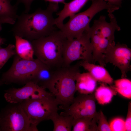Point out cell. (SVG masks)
Returning a JSON list of instances; mask_svg holds the SVG:
<instances>
[{"label": "cell", "instance_id": "6da1fadb", "mask_svg": "<svg viewBox=\"0 0 131 131\" xmlns=\"http://www.w3.org/2000/svg\"><path fill=\"white\" fill-rule=\"evenodd\" d=\"M58 9V3L49 2L45 9L39 8L31 14L23 12L18 15L11 31L14 36L30 41L48 35L57 30L53 14Z\"/></svg>", "mask_w": 131, "mask_h": 131}, {"label": "cell", "instance_id": "7a4b0ae2", "mask_svg": "<svg viewBox=\"0 0 131 131\" xmlns=\"http://www.w3.org/2000/svg\"><path fill=\"white\" fill-rule=\"evenodd\" d=\"M80 67V61L74 65L62 66L55 70L52 79L46 88L54 96L61 109L68 107L73 102Z\"/></svg>", "mask_w": 131, "mask_h": 131}, {"label": "cell", "instance_id": "3957f363", "mask_svg": "<svg viewBox=\"0 0 131 131\" xmlns=\"http://www.w3.org/2000/svg\"><path fill=\"white\" fill-rule=\"evenodd\" d=\"M66 39L59 29L31 42L37 58L56 70L63 66V49Z\"/></svg>", "mask_w": 131, "mask_h": 131}, {"label": "cell", "instance_id": "277c9868", "mask_svg": "<svg viewBox=\"0 0 131 131\" xmlns=\"http://www.w3.org/2000/svg\"><path fill=\"white\" fill-rule=\"evenodd\" d=\"M90 6L85 11L70 16L68 21L58 29L68 40L79 37L90 27V23L94 16L98 12L106 9L112 13L119 8L109 5L102 0H91Z\"/></svg>", "mask_w": 131, "mask_h": 131}, {"label": "cell", "instance_id": "5b68a950", "mask_svg": "<svg viewBox=\"0 0 131 131\" xmlns=\"http://www.w3.org/2000/svg\"><path fill=\"white\" fill-rule=\"evenodd\" d=\"M9 69L3 73L0 79L3 85L12 83L24 84L30 82L33 75L45 65L37 58L27 60L14 55Z\"/></svg>", "mask_w": 131, "mask_h": 131}, {"label": "cell", "instance_id": "8992f818", "mask_svg": "<svg viewBox=\"0 0 131 131\" xmlns=\"http://www.w3.org/2000/svg\"><path fill=\"white\" fill-rule=\"evenodd\" d=\"M20 104L31 123L37 126L43 121L50 120L59 109L52 94L41 98L25 100Z\"/></svg>", "mask_w": 131, "mask_h": 131}, {"label": "cell", "instance_id": "52a82bcc", "mask_svg": "<svg viewBox=\"0 0 131 131\" xmlns=\"http://www.w3.org/2000/svg\"><path fill=\"white\" fill-rule=\"evenodd\" d=\"M0 129L2 131H38L32 124L20 103H9L0 112Z\"/></svg>", "mask_w": 131, "mask_h": 131}, {"label": "cell", "instance_id": "ba28073f", "mask_svg": "<svg viewBox=\"0 0 131 131\" xmlns=\"http://www.w3.org/2000/svg\"><path fill=\"white\" fill-rule=\"evenodd\" d=\"M80 60L92 62V48L87 31L78 38L67 39L64 44L62 66H68L74 61Z\"/></svg>", "mask_w": 131, "mask_h": 131}, {"label": "cell", "instance_id": "9c48e42d", "mask_svg": "<svg viewBox=\"0 0 131 131\" xmlns=\"http://www.w3.org/2000/svg\"><path fill=\"white\" fill-rule=\"evenodd\" d=\"M104 59L105 64H112L120 69L122 78L126 77L131 70V49L125 44L118 43L109 46L104 52Z\"/></svg>", "mask_w": 131, "mask_h": 131}, {"label": "cell", "instance_id": "30bf717a", "mask_svg": "<svg viewBox=\"0 0 131 131\" xmlns=\"http://www.w3.org/2000/svg\"><path fill=\"white\" fill-rule=\"evenodd\" d=\"M95 98L93 94H81L74 97L72 103L61 113L70 115L76 119L83 117L94 118L98 114Z\"/></svg>", "mask_w": 131, "mask_h": 131}, {"label": "cell", "instance_id": "8fae6325", "mask_svg": "<svg viewBox=\"0 0 131 131\" xmlns=\"http://www.w3.org/2000/svg\"><path fill=\"white\" fill-rule=\"evenodd\" d=\"M5 92L4 97L5 99L8 103H13L41 98L51 94L31 82L27 83L21 88H12Z\"/></svg>", "mask_w": 131, "mask_h": 131}, {"label": "cell", "instance_id": "7c38bea8", "mask_svg": "<svg viewBox=\"0 0 131 131\" xmlns=\"http://www.w3.org/2000/svg\"><path fill=\"white\" fill-rule=\"evenodd\" d=\"M80 66L87 71L97 82L110 85L114 83L113 79L104 66L83 60L80 61Z\"/></svg>", "mask_w": 131, "mask_h": 131}, {"label": "cell", "instance_id": "4fadbf2b", "mask_svg": "<svg viewBox=\"0 0 131 131\" xmlns=\"http://www.w3.org/2000/svg\"><path fill=\"white\" fill-rule=\"evenodd\" d=\"M89 0H73L65 2L62 9L57 13L58 17L55 18V24L57 28L62 26L64 20L78 12Z\"/></svg>", "mask_w": 131, "mask_h": 131}, {"label": "cell", "instance_id": "5bb4252c", "mask_svg": "<svg viewBox=\"0 0 131 131\" xmlns=\"http://www.w3.org/2000/svg\"><path fill=\"white\" fill-rule=\"evenodd\" d=\"M97 82L89 72H80L76 79V91L81 94H92L96 88Z\"/></svg>", "mask_w": 131, "mask_h": 131}, {"label": "cell", "instance_id": "9a60e30c", "mask_svg": "<svg viewBox=\"0 0 131 131\" xmlns=\"http://www.w3.org/2000/svg\"><path fill=\"white\" fill-rule=\"evenodd\" d=\"M16 54L22 58L32 60L34 59V51L30 41L17 36H15Z\"/></svg>", "mask_w": 131, "mask_h": 131}, {"label": "cell", "instance_id": "2e32d148", "mask_svg": "<svg viewBox=\"0 0 131 131\" xmlns=\"http://www.w3.org/2000/svg\"><path fill=\"white\" fill-rule=\"evenodd\" d=\"M55 70L45 65L33 75L30 82L45 89L52 79Z\"/></svg>", "mask_w": 131, "mask_h": 131}, {"label": "cell", "instance_id": "e0dca14e", "mask_svg": "<svg viewBox=\"0 0 131 131\" xmlns=\"http://www.w3.org/2000/svg\"><path fill=\"white\" fill-rule=\"evenodd\" d=\"M50 120L53 124V131H71L72 130L73 117L70 115L60 113L58 112L54 114Z\"/></svg>", "mask_w": 131, "mask_h": 131}, {"label": "cell", "instance_id": "ac0fdd59", "mask_svg": "<svg viewBox=\"0 0 131 131\" xmlns=\"http://www.w3.org/2000/svg\"><path fill=\"white\" fill-rule=\"evenodd\" d=\"M12 0H0V19L8 21L14 24L18 15L17 14L18 5H12Z\"/></svg>", "mask_w": 131, "mask_h": 131}, {"label": "cell", "instance_id": "d6986e66", "mask_svg": "<svg viewBox=\"0 0 131 131\" xmlns=\"http://www.w3.org/2000/svg\"><path fill=\"white\" fill-rule=\"evenodd\" d=\"M98 114L94 118L83 117L74 119L72 131H98L97 124Z\"/></svg>", "mask_w": 131, "mask_h": 131}, {"label": "cell", "instance_id": "ffe728a7", "mask_svg": "<svg viewBox=\"0 0 131 131\" xmlns=\"http://www.w3.org/2000/svg\"><path fill=\"white\" fill-rule=\"evenodd\" d=\"M117 92L111 86H108L107 84L101 83L95 90L94 96L95 99L100 104L104 105L109 103L114 96Z\"/></svg>", "mask_w": 131, "mask_h": 131}, {"label": "cell", "instance_id": "44dd1931", "mask_svg": "<svg viewBox=\"0 0 131 131\" xmlns=\"http://www.w3.org/2000/svg\"><path fill=\"white\" fill-rule=\"evenodd\" d=\"M111 86L124 97L131 98V81L125 78L117 79L114 82V85Z\"/></svg>", "mask_w": 131, "mask_h": 131}, {"label": "cell", "instance_id": "7402d4cb", "mask_svg": "<svg viewBox=\"0 0 131 131\" xmlns=\"http://www.w3.org/2000/svg\"><path fill=\"white\" fill-rule=\"evenodd\" d=\"M16 54L15 45L9 44L5 48L0 47V70L9 59Z\"/></svg>", "mask_w": 131, "mask_h": 131}, {"label": "cell", "instance_id": "603a6c76", "mask_svg": "<svg viewBox=\"0 0 131 131\" xmlns=\"http://www.w3.org/2000/svg\"><path fill=\"white\" fill-rule=\"evenodd\" d=\"M97 123L98 131H111L109 124L101 110L98 112Z\"/></svg>", "mask_w": 131, "mask_h": 131}, {"label": "cell", "instance_id": "cb8c5ba5", "mask_svg": "<svg viewBox=\"0 0 131 131\" xmlns=\"http://www.w3.org/2000/svg\"><path fill=\"white\" fill-rule=\"evenodd\" d=\"M111 131H126L125 121L117 118L113 119L109 124Z\"/></svg>", "mask_w": 131, "mask_h": 131}, {"label": "cell", "instance_id": "d4e9b609", "mask_svg": "<svg viewBox=\"0 0 131 131\" xmlns=\"http://www.w3.org/2000/svg\"><path fill=\"white\" fill-rule=\"evenodd\" d=\"M126 130L131 131V103H129L128 110L126 120L125 121Z\"/></svg>", "mask_w": 131, "mask_h": 131}, {"label": "cell", "instance_id": "484cf974", "mask_svg": "<svg viewBox=\"0 0 131 131\" xmlns=\"http://www.w3.org/2000/svg\"><path fill=\"white\" fill-rule=\"evenodd\" d=\"M34 0H16V4L18 5L20 3L23 4L25 8L24 12L28 13L30 11L31 6Z\"/></svg>", "mask_w": 131, "mask_h": 131}, {"label": "cell", "instance_id": "4316f807", "mask_svg": "<svg viewBox=\"0 0 131 131\" xmlns=\"http://www.w3.org/2000/svg\"><path fill=\"white\" fill-rule=\"evenodd\" d=\"M105 2L107 1L109 5L115 6L119 8L121 7L122 0H102Z\"/></svg>", "mask_w": 131, "mask_h": 131}, {"label": "cell", "instance_id": "83f0119b", "mask_svg": "<svg viewBox=\"0 0 131 131\" xmlns=\"http://www.w3.org/2000/svg\"><path fill=\"white\" fill-rule=\"evenodd\" d=\"M5 23H8L13 25L14 24L13 23L11 22L0 19V32L1 31L2 29V25Z\"/></svg>", "mask_w": 131, "mask_h": 131}, {"label": "cell", "instance_id": "f1b7e54d", "mask_svg": "<svg viewBox=\"0 0 131 131\" xmlns=\"http://www.w3.org/2000/svg\"><path fill=\"white\" fill-rule=\"evenodd\" d=\"M45 1H48L49 2H53L58 3H64L65 2V0H43Z\"/></svg>", "mask_w": 131, "mask_h": 131}, {"label": "cell", "instance_id": "f546056e", "mask_svg": "<svg viewBox=\"0 0 131 131\" xmlns=\"http://www.w3.org/2000/svg\"><path fill=\"white\" fill-rule=\"evenodd\" d=\"M6 40L5 38L0 37V47L1 46V45L4 44Z\"/></svg>", "mask_w": 131, "mask_h": 131}, {"label": "cell", "instance_id": "4dcf8cb0", "mask_svg": "<svg viewBox=\"0 0 131 131\" xmlns=\"http://www.w3.org/2000/svg\"><path fill=\"white\" fill-rule=\"evenodd\" d=\"M3 85L2 83L0 81V86Z\"/></svg>", "mask_w": 131, "mask_h": 131}, {"label": "cell", "instance_id": "1f68e13d", "mask_svg": "<svg viewBox=\"0 0 131 131\" xmlns=\"http://www.w3.org/2000/svg\"></svg>", "mask_w": 131, "mask_h": 131}]
</instances>
